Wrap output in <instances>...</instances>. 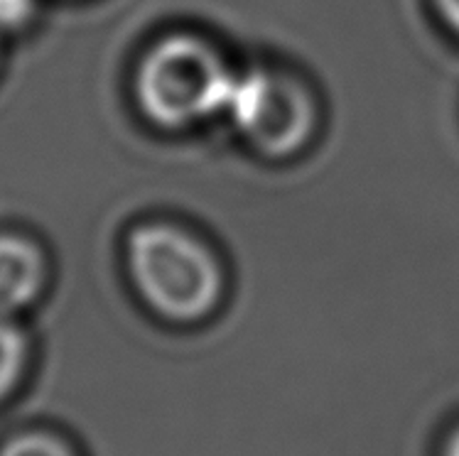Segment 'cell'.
<instances>
[{"label":"cell","instance_id":"obj_3","mask_svg":"<svg viewBox=\"0 0 459 456\" xmlns=\"http://www.w3.org/2000/svg\"><path fill=\"white\" fill-rule=\"evenodd\" d=\"M226 116L236 133L263 158L282 159L300 152L317 125V103L300 79L278 69L236 74Z\"/></svg>","mask_w":459,"mask_h":456},{"label":"cell","instance_id":"obj_4","mask_svg":"<svg viewBox=\"0 0 459 456\" xmlns=\"http://www.w3.org/2000/svg\"><path fill=\"white\" fill-rule=\"evenodd\" d=\"M52 262L32 236L0 231V317L18 319L45 297Z\"/></svg>","mask_w":459,"mask_h":456},{"label":"cell","instance_id":"obj_7","mask_svg":"<svg viewBox=\"0 0 459 456\" xmlns=\"http://www.w3.org/2000/svg\"><path fill=\"white\" fill-rule=\"evenodd\" d=\"M39 0H0V39L15 38L32 30L39 18Z\"/></svg>","mask_w":459,"mask_h":456},{"label":"cell","instance_id":"obj_2","mask_svg":"<svg viewBox=\"0 0 459 456\" xmlns=\"http://www.w3.org/2000/svg\"><path fill=\"white\" fill-rule=\"evenodd\" d=\"M236 74L214 47L195 35H169L141 56L133 74V99L145 121L162 131L226 113Z\"/></svg>","mask_w":459,"mask_h":456},{"label":"cell","instance_id":"obj_5","mask_svg":"<svg viewBox=\"0 0 459 456\" xmlns=\"http://www.w3.org/2000/svg\"><path fill=\"white\" fill-rule=\"evenodd\" d=\"M30 366V339L15 319L0 317V402L8 400Z\"/></svg>","mask_w":459,"mask_h":456},{"label":"cell","instance_id":"obj_1","mask_svg":"<svg viewBox=\"0 0 459 456\" xmlns=\"http://www.w3.org/2000/svg\"><path fill=\"white\" fill-rule=\"evenodd\" d=\"M126 268L145 307L175 324H195L212 314L224 292V271L212 248L165 221L128 233Z\"/></svg>","mask_w":459,"mask_h":456},{"label":"cell","instance_id":"obj_8","mask_svg":"<svg viewBox=\"0 0 459 456\" xmlns=\"http://www.w3.org/2000/svg\"><path fill=\"white\" fill-rule=\"evenodd\" d=\"M435 8L442 22L459 38V0H435Z\"/></svg>","mask_w":459,"mask_h":456},{"label":"cell","instance_id":"obj_9","mask_svg":"<svg viewBox=\"0 0 459 456\" xmlns=\"http://www.w3.org/2000/svg\"><path fill=\"white\" fill-rule=\"evenodd\" d=\"M442 456H459V425L452 429L450 434H447V439H445Z\"/></svg>","mask_w":459,"mask_h":456},{"label":"cell","instance_id":"obj_6","mask_svg":"<svg viewBox=\"0 0 459 456\" xmlns=\"http://www.w3.org/2000/svg\"><path fill=\"white\" fill-rule=\"evenodd\" d=\"M0 456H76L74 449L65 439L49 432H22L10 437L3 447Z\"/></svg>","mask_w":459,"mask_h":456}]
</instances>
